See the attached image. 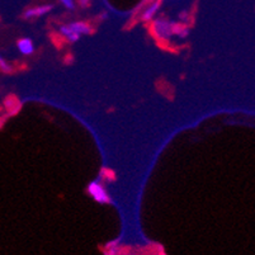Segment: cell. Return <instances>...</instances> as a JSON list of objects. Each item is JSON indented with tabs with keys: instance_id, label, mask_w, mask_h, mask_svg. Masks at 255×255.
<instances>
[{
	"instance_id": "obj_1",
	"label": "cell",
	"mask_w": 255,
	"mask_h": 255,
	"mask_svg": "<svg viewBox=\"0 0 255 255\" xmlns=\"http://www.w3.org/2000/svg\"><path fill=\"white\" fill-rule=\"evenodd\" d=\"M61 34L70 42H76L82 38L83 34L90 32L89 24L85 22H73L70 24H65L61 27Z\"/></svg>"
},
{
	"instance_id": "obj_2",
	"label": "cell",
	"mask_w": 255,
	"mask_h": 255,
	"mask_svg": "<svg viewBox=\"0 0 255 255\" xmlns=\"http://www.w3.org/2000/svg\"><path fill=\"white\" fill-rule=\"evenodd\" d=\"M152 28H154L156 36L161 38H169L173 34V23L168 22L165 18H157L152 23Z\"/></svg>"
},
{
	"instance_id": "obj_3",
	"label": "cell",
	"mask_w": 255,
	"mask_h": 255,
	"mask_svg": "<svg viewBox=\"0 0 255 255\" xmlns=\"http://www.w3.org/2000/svg\"><path fill=\"white\" fill-rule=\"evenodd\" d=\"M88 193L99 203L110 202V196L99 182H92L88 185Z\"/></svg>"
},
{
	"instance_id": "obj_4",
	"label": "cell",
	"mask_w": 255,
	"mask_h": 255,
	"mask_svg": "<svg viewBox=\"0 0 255 255\" xmlns=\"http://www.w3.org/2000/svg\"><path fill=\"white\" fill-rule=\"evenodd\" d=\"M52 10V5L51 4H42V5H37L28 8L24 11L23 17L25 19H34V18H41L43 15L48 14L50 11Z\"/></svg>"
},
{
	"instance_id": "obj_5",
	"label": "cell",
	"mask_w": 255,
	"mask_h": 255,
	"mask_svg": "<svg viewBox=\"0 0 255 255\" xmlns=\"http://www.w3.org/2000/svg\"><path fill=\"white\" fill-rule=\"evenodd\" d=\"M160 6H161V3L160 0H155L151 4L146 6V9L143 10L142 15H141V19L145 20V22H150L155 18V15L157 14V11L160 10Z\"/></svg>"
},
{
	"instance_id": "obj_6",
	"label": "cell",
	"mask_w": 255,
	"mask_h": 255,
	"mask_svg": "<svg viewBox=\"0 0 255 255\" xmlns=\"http://www.w3.org/2000/svg\"><path fill=\"white\" fill-rule=\"evenodd\" d=\"M17 47L19 52L24 56H31L32 53L34 52V45L29 38H22L18 41Z\"/></svg>"
},
{
	"instance_id": "obj_7",
	"label": "cell",
	"mask_w": 255,
	"mask_h": 255,
	"mask_svg": "<svg viewBox=\"0 0 255 255\" xmlns=\"http://www.w3.org/2000/svg\"><path fill=\"white\" fill-rule=\"evenodd\" d=\"M173 33H178L180 37H184L188 34V28L185 25L173 24Z\"/></svg>"
},
{
	"instance_id": "obj_8",
	"label": "cell",
	"mask_w": 255,
	"mask_h": 255,
	"mask_svg": "<svg viewBox=\"0 0 255 255\" xmlns=\"http://www.w3.org/2000/svg\"><path fill=\"white\" fill-rule=\"evenodd\" d=\"M0 71H3V73H10L11 71L10 64L1 55H0Z\"/></svg>"
},
{
	"instance_id": "obj_9",
	"label": "cell",
	"mask_w": 255,
	"mask_h": 255,
	"mask_svg": "<svg viewBox=\"0 0 255 255\" xmlns=\"http://www.w3.org/2000/svg\"><path fill=\"white\" fill-rule=\"evenodd\" d=\"M62 5L66 9H74L75 8V0H60Z\"/></svg>"
},
{
	"instance_id": "obj_10",
	"label": "cell",
	"mask_w": 255,
	"mask_h": 255,
	"mask_svg": "<svg viewBox=\"0 0 255 255\" xmlns=\"http://www.w3.org/2000/svg\"><path fill=\"white\" fill-rule=\"evenodd\" d=\"M79 3H80L82 6H88L90 3V0H79Z\"/></svg>"
}]
</instances>
